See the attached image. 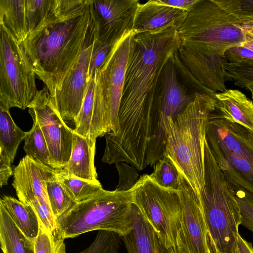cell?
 I'll list each match as a JSON object with an SVG mask.
<instances>
[{"label": "cell", "instance_id": "6da1fadb", "mask_svg": "<svg viewBox=\"0 0 253 253\" xmlns=\"http://www.w3.org/2000/svg\"><path fill=\"white\" fill-rule=\"evenodd\" d=\"M179 45L178 30L174 26L132 33L119 112L120 131L105 137L106 148L116 158L134 163L145 161L161 74Z\"/></svg>", "mask_w": 253, "mask_h": 253}, {"label": "cell", "instance_id": "7a4b0ae2", "mask_svg": "<svg viewBox=\"0 0 253 253\" xmlns=\"http://www.w3.org/2000/svg\"><path fill=\"white\" fill-rule=\"evenodd\" d=\"M253 21L226 10L218 0H198L178 30L179 57L196 79L216 92L227 90L225 52L241 45Z\"/></svg>", "mask_w": 253, "mask_h": 253}, {"label": "cell", "instance_id": "3957f363", "mask_svg": "<svg viewBox=\"0 0 253 253\" xmlns=\"http://www.w3.org/2000/svg\"><path fill=\"white\" fill-rule=\"evenodd\" d=\"M56 17L21 44L36 76L53 97L84 48L91 20L90 0H56Z\"/></svg>", "mask_w": 253, "mask_h": 253}, {"label": "cell", "instance_id": "277c9868", "mask_svg": "<svg viewBox=\"0 0 253 253\" xmlns=\"http://www.w3.org/2000/svg\"><path fill=\"white\" fill-rule=\"evenodd\" d=\"M215 108V96L198 93L175 120L169 122L167 129L165 155L186 179L199 200L204 187L208 123Z\"/></svg>", "mask_w": 253, "mask_h": 253}, {"label": "cell", "instance_id": "5b68a950", "mask_svg": "<svg viewBox=\"0 0 253 253\" xmlns=\"http://www.w3.org/2000/svg\"><path fill=\"white\" fill-rule=\"evenodd\" d=\"M211 253H236L240 210L231 184L205 143L204 187L199 199Z\"/></svg>", "mask_w": 253, "mask_h": 253}, {"label": "cell", "instance_id": "8992f818", "mask_svg": "<svg viewBox=\"0 0 253 253\" xmlns=\"http://www.w3.org/2000/svg\"><path fill=\"white\" fill-rule=\"evenodd\" d=\"M133 204L131 189H103L89 198L76 203L57 218L58 231L64 240L95 230L111 231L123 237L132 228Z\"/></svg>", "mask_w": 253, "mask_h": 253}, {"label": "cell", "instance_id": "52a82bcc", "mask_svg": "<svg viewBox=\"0 0 253 253\" xmlns=\"http://www.w3.org/2000/svg\"><path fill=\"white\" fill-rule=\"evenodd\" d=\"M215 111L206 134L211 150L227 181L253 195V132Z\"/></svg>", "mask_w": 253, "mask_h": 253}, {"label": "cell", "instance_id": "ba28073f", "mask_svg": "<svg viewBox=\"0 0 253 253\" xmlns=\"http://www.w3.org/2000/svg\"><path fill=\"white\" fill-rule=\"evenodd\" d=\"M132 31L126 32L113 45L105 62L94 75L93 110L90 139L120 131L119 112L130 52Z\"/></svg>", "mask_w": 253, "mask_h": 253}, {"label": "cell", "instance_id": "9c48e42d", "mask_svg": "<svg viewBox=\"0 0 253 253\" xmlns=\"http://www.w3.org/2000/svg\"><path fill=\"white\" fill-rule=\"evenodd\" d=\"M133 204L170 251L180 247L182 210L178 190L163 187L148 174L141 176L131 188Z\"/></svg>", "mask_w": 253, "mask_h": 253}, {"label": "cell", "instance_id": "30bf717a", "mask_svg": "<svg viewBox=\"0 0 253 253\" xmlns=\"http://www.w3.org/2000/svg\"><path fill=\"white\" fill-rule=\"evenodd\" d=\"M0 104L28 108L38 91L36 73L21 44L0 25Z\"/></svg>", "mask_w": 253, "mask_h": 253}, {"label": "cell", "instance_id": "8fae6325", "mask_svg": "<svg viewBox=\"0 0 253 253\" xmlns=\"http://www.w3.org/2000/svg\"><path fill=\"white\" fill-rule=\"evenodd\" d=\"M28 108L37 120L46 140L51 167L63 169L69 160L72 148L73 131L54 106L48 88L37 91Z\"/></svg>", "mask_w": 253, "mask_h": 253}, {"label": "cell", "instance_id": "7c38bea8", "mask_svg": "<svg viewBox=\"0 0 253 253\" xmlns=\"http://www.w3.org/2000/svg\"><path fill=\"white\" fill-rule=\"evenodd\" d=\"M96 36L91 14L90 26L84 48L74 66L64 79L61 89L51 97L53 104L65 122L74 123L81 110L88 84V71Z\"/></svg>", "mask_w": 253, "mask_h": 253}, {"label": "cell", "instance_id": "4fadbf2b", "mask_svg": "<svg viewBox=\"0 0 253 253\" xmlns=\"http://www.w3.org/2000/svg\"><path fill=\"white\" fill-rule=\"evenodd\" d=\"M139 4L137 0H90L96 40L113 45L131 31Z\"/></svg>", "mask_w": 253, "mask_h": 253}, {"label": "cell", "instance_id": "5bb4252c", "mask_svg": "<svg viewBox=\"0 0 253 253\" xmlns=\"http://www.w3.org/2000/svg\"><path fill=\"white\" fill-rule=\"evenodd\" d=\"M56 172L57 169L38 163L26 155L13 169L12 185L18 200L31 207L37 214L44 209L51 210L45 181L55 176Z\"/></svg>", "mask_w": 253, "mask_h": 253}, {"label": "cell", "instance_id": "9a60e30c", "mask_svg": "<svg viewBox=\"0 0 253 253\" xmlns=\"http://www.w3.org/2000/svg\"><path fill=\"white\" fill-rule=\"evenodd\" d=\"M178 192L182 210V234L181 244L177 249L183 253H208L210 249L200 202L181 174Z\"/></svg>", "mask_w": 253, "mask_h": 253}, {"label": "cell", "instance_id": "2e32d148", "mask_svg": "<svg viewBox=\"0 0 253 253\" xmlns=\"http://www.w3.org/2000/svg\"><path fill=\"white\" fill-rule=\"evenodd\" d=\"M188 12L166 5L158 0L140 3L135 15L132 32L133 34L157 31L167 26L180 28Z\"/></svg>", "mask_w": 253, "mask_h": 253}, {"label": "cell", "instance_id": "e0dca14e", "mask_svg": "<svg viewBox=\"0 0 253 253\" xmlns=\"http://www.w3.org/2000/svg\"><path fill=\"white\" fill-rule=\"evenodd\" d=\"M131 217L132 228L121 237L127 253H171L134 204Z\"/></svg>", "mask_w": 253, "mask_h": 253}, {"label": "cell", "instance_id": "ac0fdd59", "mask_svg": "<svg viewBox=\"0 0 253 253\" xmlns=\"http://www.w3.org/2000/svg\"><path fill=\"white\" fill-rule=\"evenodd\" d=\"M215 112L231 122L238 124L253 132V102L242 92L227 89L216 92Z\"/></svg>", "mask_w": 253, "mask_h": 253}, {"label": "cell", "instance_id": "d6986e66", "mask_svg": "<svg viewBox=\"0 0 253 253\" xmlns=\"http://www.w3.org/2000/svg\"><path fill=\"white\" fill-rule=\"evenodd\" d=\"M95 143L73 130L71 154L67 165L62 169L63 171L89 181L100 182L94 166Z\"/></svg>", "mask_w": 253, "mask_h": 253}, {"label": "cell", "instance_id": "ffe728a7", "mask_svg": "<svg viewBox=\"0 0 253 253\" xmlns=\"http://www.w3.org/2000/svg\"><path fill=\"white\" fill-rule=\"evenodd\" d=\"M0 243L3 253H35L34 242L19 229L1 203Z\"/></svg>", "mask_w": 253, "mask_h": 253}, {"label": "cell", "instance_id": "44dd1931", "mask_svg": "<svg viewBox=\"0 0 253 253\" xmlns=\"http://www.w3.org/2000/svg\"><path fill=\"white\" fill-rule=\"evenodd\" d=\"M0 25L22 43L28 36L26 0H0Z\"/></svg>", "mask_w": 253, "mask_h": 253}, {"label": "cell", "instance_id": "7402d4cb", "mask_svg": "<svg viewBox=\"0 0 253 253\" xmlns=\"http://www.w3.org/2000/svg\"><path fill=\"white\" fill-rule=\"evenodd\" d=\"M0 203L19 229L34 242L39 232L40 221L32 207L9 196H2Z\"/></svg>", "mask_w": 253, "mask_h": 253}, {"label": "cell", "instance_id": "603a6c76", "mask_svg": "<svg viewBox=\"0 0 253 253\" xmlns=\"http://www.w3.org/2000/svg\"><path fill=\"white\" fill-rule=\"evenodd\" d=\"M27 133L14 123L9 109L0 104V153L7 156L12 163Z\"/></svg>", "mask_w": 253, "mask_h": 253}, {"label": "cell", "instance_id": "cb8c5ba5", "mask_svg": "<svg viewBox=\"0 0 253 253\" xmlns=\"http://www.w3.org/2000/svg\"><path fill=\"white\" fill-rule=\"evenodd\" d=\"M56 0H26L28 36H32L56 17Z\"/></svg>", "mask_w": 253, "mask_h": 253}, {"label": "cell", "instance_id": "d4e9b609", "mask_svg": "<svg viewBox=\"0 0 253 253\" xmlns=\"http://www.w3.org/2000/svg\"><path fill=\"white\" fill-rule=\"evenodd\" d=\"M31 117L33 125L25 138L24 150L26 155L34 161L51 168L46 140L37 120L34 116Z\"/></svg>", "mask_w": 253, "mask_h": 253}, {"label": "cell", "instance_id": "484cf974", "mask_svg": "<svg viewBox=\"0 0 253 253\" xmlns=\"http://www.w3.org/2000/svg\"><path fill=\"white\" fill-rule=\"evenodd\" d=\"M45 183L48 200L56 220L70 209L76 202L58 178L56 173L53 177L46 180Z\"/></svg>", "mask_w": 253, "mask_h": 253}, {"label": "cell", "instance_id": "4316f807", "mask_svg": "<svg viewBox=\"0 0 253 253\" xmlns=\"http://www.w3.org/2000/svg\"><path fill=\"white\" fill-rule=\"evenodd\" d=\"M56 175L76 203L89 198L103 189L100 182L95 183L68 175L62 169L57 170Z\"/></svg>", "mask_w": 253, "mask_h": 253}, {"label": "cell", "instance_id": "83f0119b", "mask_svg": "<svg viewBox=\"0 0 253 253\" xmlns=\"http://www.w3.org/2000/svg\"><path fill=\"white\" fill-rule=\"evenodd\" d=\"M153 167V172L149 175L154 181L163 187L178 190L180 173L167 156L160 159Z\"/></svg>", "mask_w": 253, "mask_h": 253}, {"label": "cell", "instance_id": "f1b7e54d", "mask_svg": "<svg viewBox=\"0 0 253 253\" xmlns=\"http://www.w3.org/2000/svg\"><path fill=\"white\" fill-rule=\"evenodd\" d=\"M94 89L93 76L88 82L81 110L74 122L75 127L73 129L77 134L89 138L93 110Z\"/></svg>", "mask_w": 253, "mask_h": 253}, {"label": "cell", "instance_id": "f546056e", "mask_svg": "<svg viewBox=\"0 0 253 253\" xmlns=\"http://www.w3.org/2000/svg\"><path fill=\"white\" fill-rule=\"evenodd\" d=\"M35 253H66L64 239L59 232L53 234L40 223L38 235L34 242Z\"/></svg>", "mask_w": 253, "mask_h": 253}, {"label": "cell", "instance_id": "4dcf8cb0", "mask_svg": "<svg viewBox=\"0 0 253 253\" xmlns=\"http://www.w3.org/2000/svg\"><path fill=\"white\" fill-rule=\"evenodd\" d=\"M121 237L108 231H99L94 241L78 253H119Z\"/></svg>", "mask_w": 253, "mask_h": 253}, {"label": "cell", "instance_id": "1f68e13d", "mask_svg": "<svg viewBox=\"0 0 253 253\" xmlns=\"http://www.w3.org/2000/svg\"><path fill=\"white\" fill-rule=\"evenodd\" d=\"M228 80L240 87H253V60L238 63H228L226 65Z\"/></svg>", "mask_w": 253, "mask_h": 253}, {"label": "cell", "instance_id": "d6a6232c", "mask_svg": "<svg viewBox=\"0 0 253 253\" xmlns=\"http://www.w3.org/2000/svg\"><path fill=\"white\" fill-rule=\"evenodd\" d=\"M233 188L240 210V225L253 233V195L245 190Z\"/></svg>", "mask_w": 253, "mask_h": 253}, {"label": "cell", "instance_id": "836d02e7", "mask_svg": "<svg viewBox=\"0 0 253 253\" xmlns=\"http://www.w3.org/2000/svg\"><path fill=\"white\" fill-rule=\"evenodd\" d=\"M113 45L103 43L97 41L95 36L94 47L88 71V81L91 78L94 76L96 71L99 70L105 62Z\"/></svg>", "mask_w": 253, "mask_h": 253}, {"label": "cell", "instance_id": "e575fe53", "mask_svg": "<svg viewBox=\"0 0 253 253\" xmlns=\"http://www.w3.org/2000/svg\"><path fill=\"white\" fill-rule=\"evenodd\" d=\"M228 11L241 19L253 21V0H219Z\"/></svg>", "mask_w": 253, "mask_h": 253}, {"label": "cell", "instance_id": "d590c367", "mask_svg": "<svg viewBox=\"0 0 253 253\" xmlns=\"http://www.w3.org/2000/svg\"><path fill=\"white\" fill-rule=\"evenodd\" d=\"M226 60L229 63H238L253 60V50L237 45L228 49L225 53Z\"/></svg>", "mask_w": 253, "mask_h": 253}, {"label": "cell", "instance_id": "8d00e7d4", "mask_svg": "<svg viewBox=\"0 0 253 253\" xmlns=\"http://www.w3.org/2000/svg\"><path fill=\"white\" fill-rule=\"evenodd\" d=\"M12 162L6 155L0 153V185L2 187L7 184L9 178L13 175Z\"/></svg>", "mask_w": 253, "mask_h": 253}, {"label": "cell", "instance_id": "74e56055", "mask_svg": "<svg viewBox=\"0 0 253 253\" xmlns=\"http://www.w3.org/2000/svg\"><path fill=\"white\" fill-rule=\"evenodd\" d=\"M158 1L162 4L183 9L188 12L198 0H158Z\"/></svg>", "mask_w": 253, "mask_h": 253}, {"label": "cell", "instance_id": "f35d334b", "mask_svg": "<svg viewBox=\"0 0 253 253\" xmlns=\"http://www.w3.org/2000/svg\"><path fill=\"white\" fill-rule=\"evenodd\" d=\"M236 253H253V247L252 243L249 242L243 238L240 234L238 238Z\"/></svg>", "mask_w": 253, "mask_h": 253}, {"label": "cell", "instance_id": "ab89813d", "mask_svg": "<svg viewBox=\"0 0 253 253\" xmlns=\"http://www.w3.org/2000/svg\"><path fill=\"white\" fill-rule=\"evenodd\" d=\"M241 46L253 50V27L247 31L245 40Z\"/></svg>", "mask_w": 253, "mask_h": 253}, {"label": "cell", "instance_id": "60d3db41", "mask_svg": "<svg viewBox=\"0 0 253 253\" xmlns=\"http://www.w3.org/2000/svg\"><path fill=\"white\" fill-rule=\"evenodd\" d=\"M247 90H248L250 91L251 94V96L252 98V101L253 102V87H248Z\"/></svg>", "mask_w": 253, "mask_h": 253}, {"label": "cell", "instance_id": "b9f144b4", "mask_svg": "<svg viewBox=\"0 0 253 253\" xmlns=\"http://www.w3.org/2000/svg\"><path fill=\"white\" fill-rule=\"evenodd\" d=\"M170 252L171 253H183L179 252L177 249H175L174 250L171 251ZM208 253H211V251H210Z\"/></svg>", "mask_w": 253, "mask_h": 253}]
</instances>
